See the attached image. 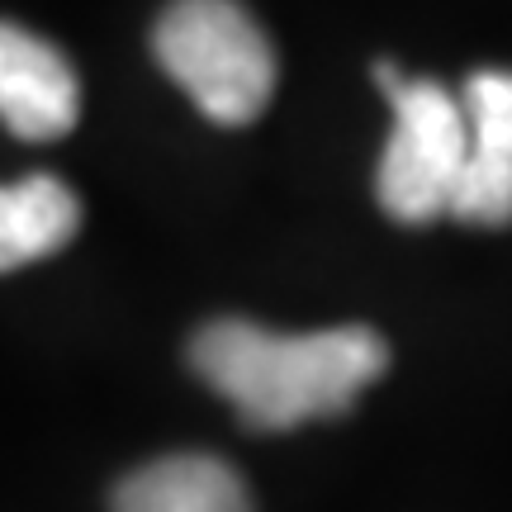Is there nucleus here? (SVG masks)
I'll list each match as a JSON object with an SVG mask.
<instances>
[{
  "label": "nucleus",
  "instance_id": "f03ea898",
  "mask_svg": "<svg viewBox=\"0 0 512 512\" xmlns=\"http://www.w3.org/2000/svg\"><path fill=\"white\" fill-rule=\"evenodd\" d=\"M152 48L166 76L214 124L242 128L271 105L275 48L242 0H171Z\"/></svg>",
  "mask_w": 512,
  "mask_h": 512
},
{
  "label": "nucleus",
  "instance_id": "423d86ee",
  "mask_svg": "<svg viewBox=\"0 0 512 512\" xmlns=\"http://www.w3.org/2000/svg\"><path fill=\"white\" fill-rule=\"evenodd\" d=\"M114 512H252L247 484L219 456H162L114 489Z\"/></svg>",
  "mask_w": 512,
  "mask_h": 512
},
{
  "label": "nucleus",
  "instance_id": "0eeeda50",
  "mask_svg": "<svg viewBox=\"0 0 512 512\" xmlns=\"http://www.w3.org/2000/svg\"><path fill=\"white\" fill-rule=\"evenodd\" d=\"M81 228V200L57 176L0 185V275L62 252Z\"/></svg>",
  "mask_w": 512,
  "mask_h": 512
},
{
  "label": "nucleus",
  "instance_id": "f257e3e1",
  "mask_svg": "<svg viewBox=\"0 0 512 512\" xmlns=\"http://www.w3.org/2000/svg\"><path fill=\"white\" fill-rule=\"evenodd\" d=\"M190 366L256 432H290L313 418H342L389 370V342L375 328L271 332L247 318H219L195 332Z\"/></svg>",
  "mask_w": 512,
  "mask_h": 512
},
{
  "label": "nucleus",
  "instance_id": "7ed1b4c3",
  "mask_svg": "<svg viewBox=\"0 0 512 512\" xmlns=\"http://www.w3.org/2000/svg\"><path fill=\"white\" fill-rule=\"evenodd\" d=\"M375 81L394 105V133L375 171L380 209L399 223H432L451 214L470 157L465 100L432 76H403L394 62H380Z\"/></svg>",
  "mask_w": 512,
  "mask_h": 512
},
{
  "label": "nucleus",
  "instance_id": "20e7f679",
  "mask_svg": "<svg viewBox=\"0 0 512 512\" xmlns=\"http://www.w3.org/2000/svg\"><path fill=\"white\" fill-rule=\"evenodd\" d=\"M81 114L72 62L43 34L0 19V124L24 143H53Z\"/></svg>",
  "mask_w": 512,
  "mask_h": 512
},
{
  "label": "nucleus",
  "instance_id": "39448f33",
  "mask_svg": "<svg viewBox=\"0 0 512 512\" xmlns=\"http://www.w3.org/2000/svg\"><path fill=\"white\" fill-rule=\"evenodd\" d=\"M465 119H470V157L465 181L451 204V219L479 228L512 223V72H475L465 81Z\"/></svg>",
  "mask_w": 512,
  "mask_h": 512
}]
</instances>
